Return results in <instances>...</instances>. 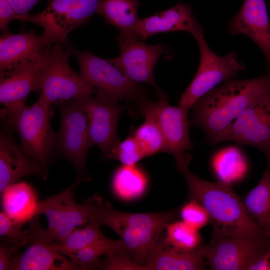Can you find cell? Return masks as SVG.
Listing matches in <instances>:
<instances>
[{
    "instance_id": "obj_39",
    "label": "cell",
    "mask_w": 270,
    "mask_h": 270,
    "mask_svg": "<svg viewBox=\"0 0 270 270\" xmlns=\"http://www.w3.org/2000/svg\"><path fill=\"white\" fill-rule=\"evenodd\" d=\"M14 8L17 16L29 14L30 10L42 0H6Z\"/></svg>"
},
{
    "instance_id": "obj_4",
    "label": "cell",
    "mask_w": 270,
    "mask_h": 270,
    "mask_svg": "<svg viewBox=\"0 0 270 270\" xmlns=\"http://www.w3.org/2000/svg\"><path fill=\"white\" fill-rule=\"evenodd\" d=\"M53 114L52 106L40 98L30 106L26 104L11 110H0L2 118L18 133L24 150L46 166L56 148V134L50 125Z\"/></svg>"
},
{
    "instance_id": "obj_24",
    "label": "cell",
    "mask_w": 270,
    "mask_h": 270,
    "mask_svg": "<svg viewBox=\"0 0 270 270\" xmlns=\"http://www.w3.org/2000/svg\"><path fill=\"white\" fill-rule=\"evenodd\" d=\"M212 165L219 181L230 185L242 179L248 170L244 156L238 149L232 147L223 149L215 154Z\"/></svg>"
},
{
    "instance_id": "obj_25",
    "label": "cell",
    "mask_w": 270,
    "mask_h": 270,
    "mask_svg": "<svg viewBox=\"0 0 270 270\" xmlns=\"http://www.w3.org/2000/svg\"><path fill=\"white\" fill-rule=\"evenodd\" d=\"M250 216L264 230L270 222V172L267 168L243 201Z\"/></svg>"
},
{
    "instance_id": "obj_17",
    "label": "cell",
    "mask_w": 270,
    "mask_h": 270,
    "mask_svg": "<svg viewBox=\"0 0 270 270\" xmlns=\"http://www.w3.org/2000/svg\"><path fill=\"white\" fill-rule=\"evenodd\" d=\"M192 5L179 2L175 6L152 16L139 18L136 39L144 40L158 34L184 31L196 40L204 36L202 25L194 16Z\"/></svg>"
},
{
    "instance_id": "obj_34",
    "label": "cell",
    "mask_w": 270,
    "mask_h": 270,
    "mask_svg": "<svg viewBox=\"0 0 270 270\" xmlns=\"http://www.w3.org/2000/svg\"><path fill=\"white\" fill-rule=\"evenodd\" d=\"M180 214L184 222L198 230L210 221L206 209L198 201L192 198L181 208Z\"/></svg>"
},
{
    "instance_id": "obj_40",
    "label": "cell",
    "mask_w": 270,
    "mask_h": 270,
    "mask_svg": "<svg viewBox=\"0 0 270 270\" xmlns=\"http://www.w3.org/2000/svg\"><path fill=\"white\" fill-rule=\"evenodd\" d=\"M264 230L268 234H270V222L264 228Z\"/></svg>"
},
{
    "instance_id": "obj_38",
    "label": "cell",
    "mask_w": 270,
    "mask_h": 270,
    "mask_svg": "<svg viewBox=\"0 0 270 270\" xmlns=\"http://www.w3.org/2000/svg\"><path fill=\"white\" fill-rule=\"evenodd\" d=\"M17 14L6 0H0V30L2 33L9 32L8 26L15 20Z\"/></svg>"
},
{
    "instance_id": "obj_14",
    "label": "cell",
    "mask_w": 270,
    "mask_h": 270,
    "mask_svg": "<svg viewBox=\"0 0 270 270\" xmlns=\"http://www.w3.org/2000/svg\"><path fill=\"white\" fill-rule=\"evenodd\" d=\"M226 141L258 148L270 164V90L239 114L221 142Z\"/></svg>"
},
{
    "instance_id": "obj_8",
    "label": "cell",
    "mask_w": 270,
    "mask_h": 270,
    "mask_svg": "<svg viewBox=\"0 0 270 270\" xmlns=\"http://www.w3.org/2000/svg\"><path fill=\"white\" fill-rule=\"evenodd\" d=\"M204 258L214 270H250L270 252V234L243 235L212 238L204 246Z\"/></svg>"
},
{
    "instance_id": "obj_37",
    "label": "cell",
    "mask_w": 270,
    "mask_h": 270,
    "mask_svg": "<svg viewBox=\"0 0 270 270\" xmlns=\"http://www.w3.org/2000/svg\"><path fill=\"white\" fill-rule=\"evenodd\" d=\"M21 244L0 236V270H10V264L13 256L20 247Z\"/></svg>"
},
{
    "instance_id": "obj_13",
    "label": "cell",
    "mask_w": 270,
    "mask_h": 270,
    "mask_svg": "<svg viewBox=\"0 0 270 270\" xmlns=\"http://www.w3.org/2000/svg\"><path fill=\"white\" fill-rule=\"evenodd\" d=\"M61 118L56 134V148L74 166L77 172L86 169V160L90 144L88 120L78 98L56 105Z\"/></svg>"
},
{
    "instance_id": "obj_29",
    "label": "cell",
    "mask_w": 270,
    "mask_h": 270,
    "mask_svg": "<svg viewBox=\"0 0 270 270\" xmlns=\"http://www.w3.org/2000/svg\"><path fill=\"white\" fill-rule=\"evenodd\" d=\"M100 224L88 221L84 228L74 229L62 242H52L51 248L55 251L67 256L68 254L92 244L106 236L102 232Z\"/></svg>"
},
{
    "instance_id": "obj_33",
    "label": "cell",
    "mask_w": 270,
    "mask_h": 270,
    "mask_svg": "<svg viewBox=\"0 0 270 270\" xmlns=\"http://www.w3.org/2000/svg\"><path fill=\"white\" fill-rule=\"evenodd\" d=\"M144 157L138 143L132 136L118 142L112 148L108 158L116 160L122 165L134 166Z\"/></svg>"
},
{
    "instance_id": "obj_10",
    "label": "cell",
    "mask_w": 270,
    "mask_h": 270,
    "mask_svg": "<svg viewBox=\"0 0 270 270\" xmlns=\"http://www.w3.org/2000/svg\"><path fill=\"white\" fill-rule=\"evenodd\" d=\"M82 180L79 178L62 192L39 202L37 214H44L48 219V227L42 230V234L49 242H62L77 227L88 223V206L84 202L76 203L72 192Z\"/></svg>"
},
{
    "instance_id": "obj_41",
    "label": "cell",
    "mask_w": 270,
    "mask_h": 270,
    "mask_svg": "<svg viewBox=\"0 0 270 270\" xmlns=\"http://www.w3.org/2000/svg\"><path fill=\"white\" fill-rule=\"evenodd\" d=\"M268 170H269V171H270V168H268Z\"/></svg>"
},
{
    "instance_id": "obj_23",
    "label": "cell",
    "mask_w": 270,
    "mask_h": 270,
    "mask_svg": "<svg viewBox=\"0 0 270 270\" xmlns=\"http://www.w3.org/2000/svg\"><path fill=\"white\" fill-rule=\"evenodd\" d=\"M139 5V0H100L96 14L116 28L120 36L136 38Z\"/></svg>"
},
{
    "instance_id": "obj_6",
    "label": "cell",
    "mask_w": 270,
    "mask_h": 270,
    "mask_svg": "<svg viewBox=\"0 0 270 270\" xmlns=\"http://www.w3.org/2000/svg\"><path fill=\"white\" fill-rule=\"evenodd\" d=\"M80 68V74L90 86L117 100L132 102L146 98V91L130 80L108 60L94 54L90 50L78 51L67 45Z\"/></svg>"
},
{
    "instance_id": "obj_18",
    "label": "cell",
    "mask_w": 270,
    "mask_h": 270,
    "mask_svg": "<svg viewBox=\"0 0 270 270\" xmlns=\"http://www.w3.org/2000/svg\"><path fill=\"white\" fill-rule=\"evenodd\" d=\"M228 26L230 34H243L250 38L270 64V22L264 0H244Z\"/></svg>"
},
{
    "instance_id": "obj_35",
    "label": "cell",
    "mask_w": 270,
    "mask_h": 270,
    "mask_svg": "<svg viewBox=\"0 0 270 270\" xmlns=\"http://www.w3.org/2000/svg\"><path fill=\"white\" fill-rule=\"evenodd\" d=\"M24 223L16 221L4 212L0 213V236L8 238L22 246L28 244L30 236L28 230H22Z\"/></svg>"
},
{
    "instance_id": "obj_11",
    "label": "cell",
    "mask_w": 270,
    "mask_h": 270,
    "mask_svg": "<svg viewBox=\"0 0 270 270\" xmlns=\"http://www.w3.org/2000/svg\"><path fill=\"white\" fill-rule=\"evenodd\" d=\"M116 40L120 56L108 61L134 83L152 86L159 98H167L156 82L154 68L160 56L169 52L168 48L162 43L150 45L142 40L120 36Z\"/></svg>"
},
{
    "instance_id": "obj_31",
    "label": "cell",
    "mask_w": 270,
    "mask_h": 270,
    "mask_svg": "<svg viewBox=\"0 0 270 270\" xmlns=\"http://www.w3.org/2000/svg\"><path fill=\"white\" fill-rule=\"evenodd\" d=\"M164 242L169 246L183 250H192L201 246L198 230L182 221L172 222L165 228Z\"/></svg>"
},
{
    "instance_id": "obj_22",
    "label": "cell",
    "mask_w": 270,
    "mask_h": 270,
    "mask_svg": "<svg viewBox=\"0 0 270 270\" xmlns=\"http://www.w3.org/2000/svg\"><path fill=\"white\" fill-rule=\"evenodd\" d=\"M1 195L4 212L12 219L25 224L38 216L40 201L28 184L14 183L7 186Z\"/></svg>"
},
{
    "instance_id": "obj_30",
    "label": "cell",
    "mask_w": 270,
    "mask_h": 270,
    "mask_svg": "<svg viewBox=\"0 0 270 270\" xmlns=\"http://www.w3.org/2000/svg\"><path fill=\"white\" fill-rule=\"evenodd\" d=\"M48 6L42 12L16 16V20L34 24L50 34L54 26L70 11L76 0H50Z\"/></svg>"
},
{
    "instance_id": "obj_9",
    "label": "cell",
    "mask_w": 270,
    "mask_h": 270,
    "mask_svg": "<svg viewBox=\"0 0 270 270\" xmlns=\"http://www.w3.org/2000/svg\"><path fill=\"white\" fill-rule=\"evenodd\" d=\"M139 102L140 115L153 120L160 128L165 142L164 152L172 155L176 163L183 160L187 156L185 152L193 146L188 132L189 110L178 104L170 105L167 98Z\"/></svg>"
},
{
    "instance_id": "obj_21",
    "label": "cell",
    "mask_w": 270,
    "mask_h": 270,
    "mask_svg": "<svg viewBox=\"0 0 270 270\" xmlns=\"http://www.w3.org/2000/svg\"><path fill=\"white\" fill-rule=\"evenodd\" d=\"M204 246L183 250L168 244L160 236L146 264V270H200L204 268Z\"/></svg>"
},
{
    "instance_id": "obj_32",
    "label": "cell",
    "mask_w": 270,
    "mask_h": 270,
    "mask_svg": "<svg viewBox=\"0 0 270 270\" xmlns=\"http://www.w3.org/2000/svg\"><path fill=\"white\" fill-rule=\"evenodd\" d=\"M138 143L144 157L164 152L165 142L157 124L145 118L144 122L134 132L132 136Z\"/></svg>"
},
{
    "instance_id": "obj_7",
    "label": "cell",
    "mask_w": 270,
    "mask_h": 270,
    "mask_svg": "<svg viewBox=\"0 0 270 270\" xmlns=\"http://www.w3.org/2000/svg\"><path fill=\"white\" fill-rule=\"evenodd\" d=\"M196 41L200 54L198 69L190 85L180 96L178 104L188 110L204 95L220 84L234 78L245 69L234 52L220 56L210 50L204 36Z\"/></svg>"
},
{
    "instance_id": "obj_2",
    "label": "cell",
    "mask_w": 270,
    "mask_h": 270,
    "mask_svg": "<svg viewBox=\"0 0 270 270\" xmlns=\"http://www.w3.org/2000/svg\"><path fill=\"white\" fill-rule=\"evenodd\" d=\"M190 158L176 164L182 172L192 198L198 201L207 210L212 224V238L266 232L250 216L243 201L230 184L220 181L202 179L188 168Z\"/></svg>"
},
{
    "instance_id": "obj_15",
    "label": "cell",
    "mask_w": 270,
    "mask_h": 270,
    "mask_svg": "<svg viewBox=\"0 0 270 270\" xmlns=\"http://www.w3.org/2000/svg\"><path fill=\"white\" fill-rule=\"evenodd\" d=\"M43 50L36 58L0 72L2 108L8 110L20 108L26 105L31 92H40L44 73Z\"/></svg>"
},
{
    "instance_id": "obj_27",
    "label": "cell",
    "mask_w": 270,
    "mask_h": 270,
    "mask_svg": "<svg viewBox=\"0 0 270 270\" xmlns=\"http://www.w3.org/2000/svg\"><path fill=\"white\" fill-rule=\"evenodd\" d=\"M147 184L146 174L136 165H122L115 171L112 179L114 193L124 200L134 199L142 195Z\"/></svg>"
},
{
    "instance_id": "obj_19",
    "label": "cell",
    "mask_w": 270,
    "mask_h": 270,
    "mask_svg": "<svg viewBox=\"0 0 270 270\" xmlns=\"http://www.w3.org/2000/svg\"><path fill=\"white\" fill-rule=\"evenodd\" d=\"M36 176L44 180L48 176L47 166L26 153L6 132L0 136V192L8 186L26 176Z\"/></svg>"
},
{
    "instance_id": "obj_16",
    "label": "cell",
    "mask_w": 270,
    "mask_h": 270,
    "mask_svg": "<svg viewBox=\"0 0 270 270\" xmlns=\"http://www.w3.org/2000/svg\"><path fill=\"white\" fill-rule=\"evenodd\" d=\"M35 216L29 221L28 229L30 242L21 254L14 256L10 270H80L70 260L54 250L43 236L42 226Z\"/></svg>"
},
{
    "instance_id": "obj_28",
    "label": "cell",
    "mask_w": 270,
    "mask_h": 270,
    "mask_svg": "<svg viewBox=\"0 0 270 270\" xmlns=\"http://www.w3.org/2000/svg\"><path fill=\"white\" fill-rule=\"evenodd\" d=\"M100 0H76L68 14L54 26L50 34L57 42L66 43L70 32L86 24L96 14Z\"/></svg>"
},
{
    "instance_id": "obj_5",
    "label": "cell",
    "mask_w": 270,
    "mask_h": 270,
    "mask_svg": "<svg viewBox=\"0 0 270 270\" xmlns=\"http://www.w3.org/2000/svg\"><path fill=\"white\" fill-rule=\"evenodd\" d=\"M66 43L57 42L43 50L44 73L39 98L51 106L98 91L70 66Z\"/></svg>"
},
{
    "instance_id": "obj_26",
    "label": "cell",
    "mask_w": 270,
    "mask_h": 270,
    "mask_svg": "<svg viewBox=\"0 0 270 270\" xmlns=\"http://www.w3.org/2000/svg\"><path fill=\"white\" fill-rule=\"evenodd\" d=\"M127 250L120 240H112L106 238L92 244L84 246L67 256L80 270L100 268L101 256H110L118 252Z\"/></svg>"
},
{
    "instance_id": "obj_12",
    "label": "cell",
    "mask_w": 270,
    "mask_h": 270,
    "mask_svg": "<svg viewBox=\"0 0 270 270\" xmlns=\"http://www.w3.org/2000/svg\"><path fill=\"white\" fill-rule=\"evenodd\" d=\"M94 94L77 98L88 117L91 146H98L102 156L108 158L119 141L116 129L122 109L118 101L102 92Z\"/></svg>"
},
{
    "instance_id": "obj_1",
    "label": "cell",
    "mask_w": 270,
    "mask_h": 270,
    "mask_svg": "<svg viewBox=\"0 0 270 270\" xmlns=\"http://www.w3.org/2000/svg\"><path fill=\"white\" fill-rule=\"evenodd\" d=\"M270 90V70L254 78L229 80L195 102L190 124L201 128L212 144L220 143L239 114Z\"/></svg>"
},
{
    "instance_id": "obj_3",
    "label": "cell",
    "mask_w": 270,
    "mask_h": 270,
    "mask_svg": "<svg viewBox=\"0 0 270 270\" xmlns=\"http://www.w3.org/2000/svg\"><path fill=\"white\" fill-rule=\"evenodd\" d=\"M85 202L89 211L88 221L105 225L114 230L132 258L146 268V262L163 230L180 214L178 209L147 214L118 212L98 196Z\"/></svg>"
},
{
    "instance_id": "obj_36",
    "label": "cell",
    "mask_w": 270,
    "mask_h": 270,
    "mask_svg": "<svg viewBox=\"0 0 270 270\" xmlns=\"http://www.w3.org/2000/svg\"><path fill=\"white\" fill-rule=\"evenodd\" d=\"M102 270H146L145 267L136 262L127 250L118 252L106 256L102 261L100 268Z\"/></svg>"
},
{
    "instance_id": "obj_20",
    "label": "cell",
    "mask_w": 270,
    "mask_h": 270,
    "mask_svg": "<svg viewBox=\"0 0 270 270\" xmlns=\"http://www.w3.org/2000/svg\"><path fill=\"white\" fill-rule=\"evenodd\" d=\"M55 43L54 39L44 31L40 35L33 30L16 34L2 33L0 36V72L36 58Z\"/></svg>"
}]
</instances>
